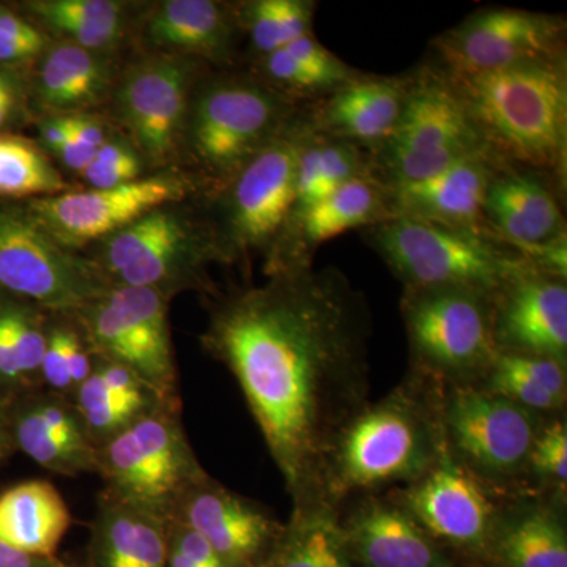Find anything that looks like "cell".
<instances>
[{
    "instance_id": "1",
    "label": "cell",
    "mask_w": 567,
    "mask_h": 567,
    "mask_svg": "<svg viewBox=\"0 0 567 567\" xmlns=\"http://www.w3.org/2000/svg\"><path fill=\"white\" fill-rule=\"evenodd\" d=\"M371 334L363 295L333 267L271 275L213 301L204 350L237 380L292 506L322 503L324 457L371 402Z\"/></svg>"
},
{
    "instance_id": "2",
    "label": "cell",
    "mask_w": 567,
    "mask_h": 567,
    "mask_svg": "<svg viewBox=\"0 0 567 567\" xmlns=\"http://www.w3.org/2000/svg\"><path fill=\"white\" fill-rule=\"evenodd\" d=\"M443 388L410 371L390 394L354 415L324 457L320 502L341 509L357 496L424 476L446 447Z\"/></svg>"
},
{
    "instance_id": "3",
    "label": "cell",
    "mask_w": 567,
    "mask_h": 567,
    "mask_svg": "<svg viewBox=\"0 0 567 567\" xmlns=\"http://www.w3.org/2000/svg\"><path fill=\"white\" fill-rule=\"evenodd\" d=\"M445 76L488 155L507 166L546 175L558 188L565 185L566 55Z\"/></svg>"
},
{
    "instance_id": "4",
    "label": "cell",
    "mask_w": 567,
    "mask_h": 567,
    "mask_svg": "<svg viewBox=\"0 0 567 567\" xmlns=\"http://www.w3.org/2000/svg\"><path fill=\"white\" fill-rule=\"evenodd\" d=\"M361 233L404 289L472 287L495 293L529 265L487 227L393 216Z\"/></svg>"
},
{
    "instance_id": "5",
    "label": "cell",
    "mask_w": 567,
    "mask_h": 567,
    "mask_svg": "<svg viewBox=\"0 0 567 567\" xmlns=\"http://www.w3.org/2000/svg\"><path fill=\"white\" fill-rule=\"evenodd\" d=\"M410 371L443 386H477L498 349L494 293L472 287L404 289L401 300Z\"/></svg>"
},
{
    "instance_id": "6",
    "label": "cell",
    "mask_w": 567,
    "mask_h": 567,
    "mask_svg": "<svg viewBox=\"0 0 567 567\" xmlns=\"http://www.w3.org/2000/svg\"><path fill=\"white\" fill-rule=\"evenodd\" d=\"M303 106L260 78H218L192 99L183 145L204 174L224 189Z\"/></svg>"
},
{
    "instance_id": "7",
    "label": "cell",
    "mask_w": 567,
    "mask_h": 567,
    "mask_svg": "<svg viewBox=\"0 0 567 567\" xmlns=\"http://www.w3.org/2000/svg\"><path fill=\"white\" fill-rule=\"evenodd\" d=\"M104 491L167 525L183 499L210 476L182 424V406L158 405L99 446Z\"/></svg>"
},
{
    "instance_id": "8",
    "label": "cell",
    "mask_w": 567,
    "mask_h": 567,
    "mask_svg": "<svg viewBox=\"0 0 567 567\" xmlns=\"http://www.w3.org/2000/svg\"><path fill=\"white\" fill-rule=\"evenodd\" d=\"M102 245L92 260L111 286L144 287L167 300L185 290L210 292L208 265L230 262L216 229L177 204L147 213Z\"/></svg>"
},
{
    "instance_id": "9",
    "label": "cell",
    "mask_w": 567,
    "mask_h": 567,
    "mask_svg": "<svg viewBox=\"0 0 567 567\" xmlns=\"http://www.w3.org/2000/svg\"><path fill=\"white\" fill-rule=\"evenodd\" d=\"M477 153L487 151L456 91L442 71L425 62L410 73L409 95L393 134L371 153L372 175L382 185H402Z\"/></svg>"
},
{
    "instance_id": "10",
    "label": "cell",
    "mask_w": 567,
    "mask_h": 567,
    "mask_svg": "<svg viewBox=\"0 0 567 567\" xmlns=\"http://www.w3.org/2000/svg\"><path fill=\"white\" fill-rule=\"evenodd\" d=\"M547 417L481 386L443 388L447 450L505 494L529 491V456Z\"/></svg>"
},
{
    "instance_id": "11",
    "label": "cell",
    "mask_w": 567,
    "mask_h": 567,
    "mask_svg": "<svg viewBox=\"0 0 567 567\" xmlns=\"http://www.w3.org/2000/svg\"><path fill=\"white\" fill-rule=\"evenodd\" d=\"M167 303L156 290L111 286L73 316L95 358L125 365L164 404L182 406Z\"/></svg>"
},
{
    "instance_id": "12",
    "label": "cell",
    "mask_w": 567,
    "mask_h": 567,
    "mask_svg": "<svg viewBox=\"0 0 567 567\" xmlns=\"http://www.w3.org/2000/svg\"><path fill=\"white\" fill-rule=\"evenodd\" d=\"M110 287L99 265L59 244L29 205H0V293L74 315Z\"/></svg>"
},
{
    "instance_id": "13",
    "label": "cell",
    "mask_w": 567,
    "mask_h": 567,
    "mask_svg": "<svg viewBox=\"0 0 567 567\" xmlns=\"http://www.w3.org/2000/svg\"><path fill=\"white\" fill-rule=\"evenodd\" d=\"M309 122L297 117L223 189V223L216 229L230 260L270 254L292 215L298 164Z\"/></svg>"
},
{
    "instance_id": "14",
    "label": "cell",
    "mask_w": 567,
    "mask_h": 567,
    "mask_svg": "<svg viewBox=\"0 0 567 567\" xmlns=\"http://www.w3.org/2000/svg\"><path fill=\"white\" fill-rule=\"evenodd\" d=\"M390 495L440 546L488 563L499 513L511 494L470 472L446 445L424 476Z\"/></svg>"
},
{
    "instance_id": "15",
    "label": "cell",
    "mask_w": 567,
    "mask_h": 567,
    "mask_svg": "<svg viewBox=\"0 0 567 567\" xmlns=\"http://www.w3.org/2000/svg\"><path fill=\"white\" fill-rule=\"evenodd\" d=\"M566 20L511 7L481 9L435 37L429 65L442 73L476 74L566 55Z\"/></svg>"
},
{
    "instance_id": "16",
    "label": "cell",
    "mask_w": 567,
    "mask_h": 567,
    "mask_svg": "<svg viewBox=\"0 0 567 567\" xmlns=\"http://www.w3.org/2000/svg\"><path fill=\"white\" fill-rule=\"evenodd\" d=\"M196 63L181 55H152L115 84V118L130 144L152 166H166L185 140Z\"/></svg>"
},
{
    "instance_id": "17",
    "label": "cell",
    "mask_w": 567,
    "mask_h": 567,
    "mask_svg": "<svg viewBox=\"0 0 567 567\" xmlns=\"http://www.w3.org/2000/svg\"><path fill=\"white\" fill-rule=\"evenodd\" d=\"M186 193L185 181L162 174L117 188L65 192L28 205L59 244L78 252L82 246L121 233L156 208L181 203Z\"/></svg>"
},
{
    "instance_id": "18",
    "label": "cell",
    "mask_w": 567,
    "mask_h": 567,
    "mask_svg": "<svg viewBox=\"0 0 567 567\" xmlns=\"http://www.w3.org/2000/svg\"><path fill=\"white\" fill-rule=\"evenodd\" d=\"M174 520L199 533L229 567L262 566L286 528L262 505L212 476L186 495Z\"/></svg>"
},
{
    "instance_id": "19",
    "label": "cell",
    "mask_w": 567,
    "mask_h": 567,
    "mask_svg": "<svg viewBox=\"0 0 567 567\" xmlns=\"http://www.w3.org/2000/svg\"><path fill=\"white\" fill-rule=\"evenodd\" d=\"M341 507L349 561L363 567H464L388 495H361Z\"/></svg>"
},
{
    "instance_id": "20",
    "label": "cell",
    "mask_w": 567,
    "mask_h": 567,
    "mask_svg": "<svg viewBox=\"0 0 567 567\" xmlns=\"http://www.w3.org/2000/svg\"><path fill=\"white\" fill-rule=\"evenodd\" d=\"M498 352L537 354L567 364V281L532 264L494 293Z\"/></svg>"
},
{
    "instance_id": "21",
    "label": "cell",
    "mask_w": 567,
    "mask_h": 567,
    "mask_svg": "<svg viewBox=\"0 0 567 567\" xmlns=\"http://www.w3.org/2000/svg\"><path fill=\"white\" fill-rule=\"evenodd\" d=\"M6 417L14 450L59 476L96 475L99 447L73 402L40 388L11 402Z\"/></svg>"
},
{
    "instance_id": "22",
    "label": "cell",
    "mask_w": 567,
    "mask_h": 567,
    "mask_svg": "<svg viewBox=\"0 0 567 567\" xmlns=\"http://www.w3.org/2000/svg\"><path fill=\"white\" fill-rule=\"evenodd\" d=\"M390 218L393 216L385 185L372 175L354 178L319 203L290 216L278 244L268 254L267 275L312 267V257L327 241Z\"/></svg>"
},
{
    "instance_id": "23",
    "label": "cell",
    "mask_w": 567,
    "mask_h": 567,
    "mask_svg": "<svg viewBox=\"0 0 567 567\" xmlns=\"http://www.w3.org/2000/svg\"><path fill=\"white\" fill-rule=\"evenodd\" d=\"M409 85L410 73L401 76L360 73L331 95L306 104L309 126L317 136L375 152L398 126Z\"/></svg>"
},
{
    "instance_id": "24",
    "label": "cell",
    "mask_w": 567,
    "mask_h": 567,
    "mask_svg": "<svg viewBox=\"0 0 567 567\" xmlns=\"http://www.w3.org/2000/svg\"><path fill=\"white\" fill-rule=\"evenodd\" d=\"M499 164L488 153H477L423 181L385 186L391 216L446 226L487 227L484 197Z\"/></svg>"
},
{
    "instance_id": "25",
    "label": "cell",
    "mask_w": 567,
    "mask_h": 567,
    "mask_svg": "<svg viewBox=\"0 0 567 567\" xmlns=\"http://www.w3.org/2000/svg\"><path fill=\"white\" fill-rule=\"evenodd\" d=\"M488 565L567 567L566 495L522 491L507 496Z\"/></svg>"
},
{
    "instance_id": "26",
    "label": "cell",
    "mask_w": 567,
    "mask_h": 567,
    "mask_svg": "<svg viewBox=\"0 0 567 567\" xmlns=\"http://www.w3.org/2000/svg\"><path fill=\"white\" fill-rule=\"evenodd\" d=\"M484 223L511 246L544 244L565 233L559 192L546 175L499 164L488 183Z\"/></svg>"
},
{
    "instance_id": "27",
    "label": "cell",
    "mask_w": 567,
    "mask_h": 567,
    "mask_svg": "<svg viewBox=\"0 0 567 567\" xmlns=\"http://www.w3.org/2000/svg\"><path fill=\"white\" fill-rule=\"evenodd\" d=\"M240 31L237 9L213 0H167L145 24V39L162 54L229 63Z\"/></svg>"
},
{
    "instance_id": "28",
    "label": "cell",
    "mask_w": 567,
    "mask_h": 567,
    "mask_svg": "<svg viewBox=\"0 0 567 567\" xmlns=\"http://www.w3.org/2000/svg\"><path fill=\"white\" fill-rule=\"evenodd\" d=\"M169 525L102 491L89 540L91 567H167Z\"/></svg>"
},
{
    "instance_id": "29",
    "label": "cell",
    "mask_w": 567,
    "mask_h": 567,
    "mask_svg": "<svg viewBox=\"0 0 567 567\" xmlns=\"http://www.w3.org/2000/svg\"><path fill=\"white\" fill-rule=\"evenodd\" d=\"M115 87L114 69L103 52L63 40L43 52L33 95L48 115L87 114Z\"/></svg>"
},
{
    "instance_id": "30",
    "label": "cell",
    "mask_w": 567,
    "mask_h": 567,
    "mask_svg": "<svg viewBox=\"0 0 567 567\" xmlns=\"http://www.w3.org/2000/svg\"><path fill=\"white\" fill-rule=\"evenodd\" d=\"M71 511L47 480L22 481L0 494V543L35 558H55Z\"/></svg>"
},
{
    "instance_id": "31",
    "label": "cell",
    "mask_w": 567,
    "mask_h": 567,
    "mask_svg": "<svg viewBox=\"0 0 567 567\" xmlns=\"http://www.w3.org/2000/svg\"><path fill=\"white\" fill-rule=\"evenodd\" d=\"M477 386L537 415H561L567 402V364L537 354L498 352Z\"/></svg>"
},
{
    "instance_id": "32",
    "label": "cell",
    "mask_w": 567,
    "mask_h": 567,
    "mask_svg": "<svg viewBox=\"0 0 567 567\" xmlns=\"http://www.w3.org/2000/svg\"><path fill=\"white\" fill-rule=\"evenodd\" d=\"M341 509L333 506H293L278 546L260 567H352L347 558Z\"/></svg>"
},
{
    "instance_id": "33",
    "label": "cell",
    "mask_w": 567,
    "mask_h": 567,
    "mask_svg": "<svg viewBox=\"0 0 567 567\" xmlns=\"http://www.w3.org/2000/svg\"><path fill=\"white\" fill-rule=\"evenodd\" d=\"M369 175H372L371 152L350 142L317 136L311 130L298 164L292 215L330 196L346 183Z\"/></svg>"
},
{
    "instance_id": "34",
    "label": "cell",
    "mask_w": 567,
    "mask_h": 567,
    "mask_svg": "<svg viewBox=\"0 0 567 567\" xmlns=\"http://www.w3.org/2000/svg\"><path fill=\"white\" fill-rule=\"evenodd\" d=\"M25 10L65 41L103 54L121 40L125 24L122 3L112 0H37Z\"/></svg>"
},
{
    "instance_id": "35",
    "label": "cell",
    "mask_w": 567,
    "mask_h": 567,
    "mask_svg": "<svg viewBox=\"0 0 567 567\" xmlns=\"http://www.w3.org/2000/svg\"><path fill=\"white\" fill-rule=\"evenodd\" d=\"M317 9L315 0H254L237 9V14L260 59L312 33Z\"/></svg>"
},
{
    "instance_id": "36",
    "label": "cell",
    "mask_w": 567,
    "mask_h": 567,
    "mask_svg": "<svg viewBox=\"0 0 567 567\" xmlns=\"http://www.w3.org/2000/svg\"><path fill=\"white\" fill-rule=\"evenodd\" d=\"M69 185L47 153L32 142L0 134V199L58 196Z\"/></svg>"
},
{
    "instance_id": "37",
    "label": "cell",
    "mask_w": 567,
    "mask_h": 567,
    "mask_svg": "<svg viewBox=\"0 0 567 567\" xmlns=\"http://www.w3.org/2000/svg\"><path fill=\"white\" fill-rule=\"evenodd\" d=\"M71 402L96 447L128 427L137 417L163 405L156 398H132L114 393L104 385L95 371L74 391Z\"/></svg>"
},
{
    "instance_id": "38",
    "label": "cell",
    "mask_w": 567,
    "mask_h": 567,
    "mask_svg": "<svg viewBox=\"0 0 567 567\" xmlns=\"http://www.w3.org/2000/svg\"><path fill=\"white\" fill-rule=\"evenodd\" d=\"M528 487L536 492H567V423L548 416L536 436L528 464Z\"/></svg>"
},
{
    "instance_id": "39",
    "label": "cell",
    "mask_w": 567,
    "mask_h": 567,
    "mask_svg": "<svg viewBox=\"0 0 567 567\" xmlns=\"http://www.w3.org/2000/svg\"><path fill=\"white\" fill-rule=\"evenodd\" d=\"M31 386L22 375L14 349L10 320V297L0 293V394L11 395V402L31 393Z\"/></svg>"
},
{
    "instance_id": "40",
    "label": "cell",
    "mask_w": 567,
    "mask_h": 567,
    "mask_svg": "<svg viewBox=\"0 0 567 567\" xmlns=\"http://www.w3.org/2000/svg\"><path fill=\"white\" fill-rule=\"evenodd\" d=\"M169 547L196 566L229 567L199 533L182 522L174 520L169 524Z\"/></svg>"
},
{
    "instance_id": "41",
    "label": "cell",
    "mask_w": 567,
    "mask_h": 567,
    "mask_svg": "<svg viewBox=\"0 0 567 567\" xmlns=\"http://www.w3.org/2000/svg\"><path fill=\"white\" fill-rule=\"evenodd\" d=\"M536 270L567 281V234L561 233L544 244L514 246Z\"/></svg>"
},
{
    "instance_id": "42",
    "label": "cell",
    "mask_w": 567,
    "mask_h": 567,
    "mask_svg": "<svg viewBox=\"0 0 567 567\" xmlns=\"http://www.w3.org/2000/svg\"><path fill=\"white\" fill-rule=\"evenodd\" d=\"M144 159L136 158L126 163H106L93 158L87 169L82 173L85 182L92 186V189H111L117 186L126 185L140 181L144 173Z\"/></svg>"
},
{
    "instance_id": "43",
    "label": "cell",
    "mask_w": 567,
    "mask_h": 567,
    "mask_svg": "<svg viewBox=\"0 0 567 567\" xmlns=\"http://www.w3.org/2000/svg\"><path fill=\"white\" fill-rule=\"evenodd\" d=\"M24 107V89L20 78L0 66V134L10 128L20 117Z\"/></svg>"
},
{
    "instance_id": "44",
    "label": "cell",
    "mask_w": 567,
    "mask_h": 567,
    "mask_svg": "<svg viewBox=\"0 0 567 567\" xmlns=\"http://www.w3.org/2000/svg\"><path fill=\"white\" fill-rule=\"evenodd\" d=\"M62 117L65 121L70 136L93 152L99 151L111 140V134L104 123L92 115L91 112H87V114L62 115Z\"/></svg>"
},
{
    "instance_id": "45",
    "label": "cell",
    "mask_w": 567,
    "mask_h": 567,
    "mask_svg": "<svg viewBox=\"0 0 567 567\" xmlns=\"http://www.w3.org/2000/svg\"><path fill=\"white\" fill-rule=\"evenodd\" d=\"M0 33L9 37V39L47 48V37L43 35L40 29H37L31 22L22 20L13 11L3 9V7H0Z\"/></svg>"
},
{
    "instance_id": "46",
    "label": "cell",
    "mask_w": 567,
    "mask_h": 567,
    "mask_svg": "<svg viewBox=\"0 0 567 567\" xmlns=\"http://www.w3.org/2000/svg\"><path fill=\"white\" fill-rule=\"evenodd\" d=\"M47 48L37 47V44L25 43V41L9 39L0 33V66L22 65L39 58Z\"/></svg>"
},
{
    "instance_id": "47",
    "label": "cell",
    "mask_w": 567,
    "mask_h": 567,
    "mask_svg": "<svg viewBox=\"0 0 567 567\" xmlns=\"http://www.w3.org/2000/svg\"><path fill=\"white\" fill-rule=\"evenodd\" d=\"M66 133H69V130H66ZM95 153L96 152L91 151V148L81 145L80 142L74 141L69 134L65 144H63L61 151L58 152V156L69 169L82 174L87 169L93 158H95Z\"/></svg>"
},
{
    "instance_id": "48",
    "label": "cell",
    "mask_w": 567,
    "mask_h": 567,
    "mask_svg": "<svg viewBox=\"0 0 567 567\" xmlns=\"http://www.w3.org/2000/svg\"><path fill=\"white\" fill-rule=\"evenodd\" d=\"M39 133L43 147L54 153V155H58L62 145L65 144L66 137H69L65 121H63L62 115H47V117L40 122Z\"/></svg>"
},
{
    "instance_id": "49",
    "label": "cell",
    "mask_w": 567,
    "mask_h": 567,
    "mask_svg": "<svg viewBox=\"0 0 567 567\" xmlns=\"http://www.w3.org/2000/svg\"><path fill=\"white\" fill-rule=\"evenodd\" d=\"M66 563L55 558H35L13 550L0 543V567H65Z\"/></svg>"
},
{
    "instance_id": "50",
    "label": "cell",
    "mask_w": 567,
    "mask_h": 567,
    "mask_svg": "<svg viewBox=\"0 0 567 567\" xmlns=\"http://www.w3.org/2000/svg\"><path fill=\"white\" fill-rule=\"evenodd\" d=\"M11 450H14L13 442H11L9 423H7L6 413L0 415V462L3 461Z\"/></svg>"
},
{
    "instance_id": "51",
    "label": "cell",
    "mask_w": 567,
    "mask_h": 567,
    "mask_svg": "<svg viewBox=\"0 0 567 567\" xmlns=\"http://www.w3.org/2000/svg\"><path fill=\"white\" fill-rule=\"evenodd\" d=\"M65 567H71V566L66 565Z\"/></svg>"
}]
</instances>
